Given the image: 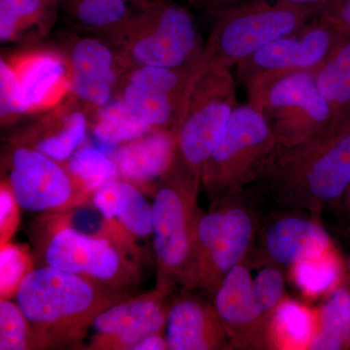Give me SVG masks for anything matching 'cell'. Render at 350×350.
Segmentation results:
<instances>
[{
  "label": "cell",
  "instance_id": "8fae6325",
  "mask_svg": "<svg viewBox=\"0 0 350 350\" xmlns=\"http://www.w3.org/2000/svg\"><path fill=\"white\" fill-rule=\"evenodd\" d=\"M344 36L317 16L298 31L269 43L239 62L237 75L244 83L265 73L317 70Z\"/></svg>",
  "mask_w": 350,
  "mask_h": 350
},
{
  "label": "cell",
  "instance_id": "7402d4cb",
  "mask_svg": "<svg viewBox=\"0 0 350 350\" xmlns=\"http://www.w3.org/2000/svg\"><path fill=\"white\" fill-rule=\"evenodd\" d=\"M320 93L334 113V125H350V34L344 36L325 63L315 70Z\"/></svg>",
  "mask_w": 350,
  "mask_h": 350
},
{
  "label": "cell",
  "instance_id": "2e32d148",
  "mask_svg": "<svg viewBox=\"0 0 350 350\" xmlns=\"http://www.w3.org/2000/svg\"><path fill=\"white\" fill-rule=\"evenodd\" d=\"M246 257L221 282L213 300L232 349H269V328L258 313Z\"/></svg>",
  "mask_w": 350,
  "mask_h": 350
},
{
  "label": "cell",
  "instance_id": "d590c367",
  "mask_svg": "<svg viewBox=\"0 0 350 350\" xmlns=\"http://www.w3.org/2000/svg\"><path fill=\"white\" fill-rule=\"evenodd\" d=\"M319 17L333 25L342 36L350 34V0H326Z\"/></svg>",
  "mask_w": 350,
  "mask_h": 350
},
{
  "label": "cell",
  "instance_id": "9a60e30c",
  "mask_svg": "<svg viewBox=\"0 0 350 350\" xmlns=\"http://www.w3.org/2000/svg\"><path fill=\"white\" fill-rule=\"evenodd\" d=\"M317 216L295 208L273 214L262 228L260 264L291 268L334 250L330 234Z\"/></svg>",
  "mask_w": 350,
  "mask_h": 350
},
{
  "label": "cell",
  "instance_id": "60d3db41",
  "mask_svg": "<svg viewBox=\"0 0 350 350\" xmlns=\"http://www.w3.org/2000/svg\"><path fill=\"white\" fill-rule=\"evenodd\" d=\"M347 282H349V286H350V256L349 259V278H347Z\"/></svg>",
  "mask_w": 350,
  "mask_h": 350
},
{
  "label": "cell",
  "instance_id": "d6a6232c",
  "mask_svg": "<svg viewBox=\"0 0 350 350\" xmlns=\"http://www.w3.org/2000/svg\"><path fill=\"white\" fill-rule=\"evenodd\" d=\"M0 114L2 121L29 114L17 75L3 57L0 61Z\"/></svg>",
  "mask_w": 350,
  "mask_h": 350
},
{
  "label": "cell",
  "instance_id": "4dcf8cb0",
  "mask_svg": "<svg viewBox=\"0 0 350 350\" xmlns=\"http://www.w3.org/2000/svg\"><path fill=\"white\" fill-rule=\"evenodd\" d=\"M262 268L252 280V294L260 319L268 326L285 297V280L282 269L262 264Z\"/></svg>",
  "mask_w": 350,
  "mask_h": 350
},
{
  "label": "cell",
  "instance_id": "4fadbf2b",
  "mask_svg": "<svg viewBox=\"0 0 350 350\" xmlns=\"http://www.w3.org/2000/svg\"><path fill=\"white\" fill-rule=\"evenodd\" d=\"M170 293L156 287L103 310L92 324L96 336L87 349L131 350L148 336L162 333L169 308L165 301Z\"/></svg>",
  "mask_w": 350,
  "mask_h": 350
},
{
  "label": "cell",
  "instance_id": "ac0fdd59",
  "mask_svg": "<svg viewBox=\"0 0 350 350\" xmlns=\"http://www.w3.org/2000/svg\"><path fill=\"white\" fill-rule=\"evenodd\" d=\"M165 330L170 350L232 349L213 303L196 295L169 304Z\"/></svg>",
  "mask_w": 350,
  "mask_h": 350
},
{
  "label": "cell",
  "instance_id": "8d00e7d4",
  "mask_svg": "<svg viewBox=\"0 0 350 350\" xmlns=\"http://www.w3.org/2000/svg\"><path fill=\"white\" fill-rule=\"evenodd\" d=\"M169 349L167 347V340L165 338L161 335V333L153 334V335L148 336L137 342L131 350H167Z\"/></svg>",
  "mask_w": 350,
  "mask_h": 350
},
{
  "label": "cell",
  "instance_id": "9c48e42d",
  "mask_svg": "<svg viewBox=\"0 0 350 350\" xmlns=\"http://www.w3.org/2000/svg\"><path fill=\"white\" fill-rule=\"evenodd\" d=\"M243 193L211 206L198 222L191 290L202 288L211 299L227 273L248 256L256 239L258 216Z\"/></svg>",
  "mask_w": 350,
  "mask_h": 350
},
{
  "label": "cell",
  "instance_id": "ffe728a7",
  "mask_svg": "<svg viewBox=\"0 0 350 350\" xmlns=\"http://www.w3.org/2000/svg\"><path fill=\"white\" fill-rule=\"evenodd\" d=\"M174 131L155 129L144 137L122 145L115 156L120 177L135 185L160 180L174 162Z\"/></svg>",
  "mask_w": 350,
  "mask_h": 350
},
{
  "label": "cell",
  "instance_id": "277c9868",
  "mask_svg": "<svg viewBox=\"0 0 350 350\" xmlns=\"http://www.w3.org/2000/svg\"><path fill=\"white\" fill-rule=\"evenodd\" d=\"M128 21L113 31L121 57L135 66L197 68L204 45L194 18L172 0H142Z\"/></svg>",
  "mask_w": 350,
  "mask_h": 350
},
{
  "label": "cell",
  "instance_id": "8992f818",
  "mask_svg": "<svg viewBox=\"0 0 350 350\" xmlns=\"http://www.w3.org/2000/svg\"><path fill=\"white\" fill-rule=\"evenodd\" d=\"M248 103L273 131L278 148L312 142L334 126V113L320 93L315 70L265 73L243 83Z\"/></svg>",
  "mask_w": 350,
  "mask_h": 350
},
{
  "label": "cell",
  "instance_id": "6da1fadb",
  "mask_svg": "<svg viewBox=\"0 0 350 350\" xmlns=\"http://www.w3.org/2000/svg\"><path fill=\"white\" fill-rule=\"evenodd\" d=\"M130 297L92 278L44 266L27 273L15 300L31 325V349H43L75 342L103 310Z\"/></svg>",
  "mask_w": 350,
  "mask_h": 350
},
{
  "label": "cell",
  "instance_id": "f546056e",
  "mask_svg": "<svg viewBox=\"0 0 350 350\" xmlns=\"http://www.w3.org/2000/svg\"><path fill=\"white\" fill-rule=\"evenodd\" d=\"M131 0H75V17L84 27L100 31H115L135 11Z\"/></svg>",
  "mask_w": 350,
  "mask_h": 350
},
{
  "label": "cell",
  "instance_id": "603a6c76",
  "mask_svg": "<svg viewBox=\"0 0 350 350\" xmlns=\"http://www.w3.org/2000/svg\"><path fill=\"white\" fill-rule=\"evenodd\" d=\"M319 327V313L285 298L269 326V349H308Z\"/></svg>",
  "mask_w": 350,
  "mask_h": 350
},
{
  "label": "cell",
  "instance_id": "83f0119b",
  "mask_svg": "<svg viewBox=\"0 0 350 350\" xmlns=\"http://www.w3.org/2000/svg\"><path fill=\"white\" fill-rule=\"evenodd\" d=\"M295 284L306 296L328 294L342 282V266L335 248L323 254L306 258L291 267Z\"/></svg>",
  "mask_w": 350,
  "mask_h": 350
},
{
  "label": "cell",
  "instance_id": "1f68e13d",
  "mask_svg": "<svg viewBox=\"0 0 350 350\" xmlns=\"http://www.w3.org/2000/svg\"><path fill=\"white\" fill-rule=\"evenodd\" d=\"M31 325L18 304L0 301V349H31Z\"/></svg>",
  "mask_w": 350,
  "mask_h": 350
},
{
  "label": "cell",
  "instance_id": "e575fe53",
  "mask_svg": "<svg viewBox=\"0 0 350 350\" xmlns=\"http://www.w3.org/2000/svg\"><path fill=\"white\" fill-rule=\"evenodd\" d=\"M17 206L15 198L8 184H2L0 190V230L1 245L7 243L9 237L15 231L17 225Z\"/></svg>",
  "mask_w": 350,
  "mask_h": 350
},
{
  "label": "cell",
  "instance_id": "836d02e7",
  "mask_svg": "<svg viewBox=\"0 0 350 350\" xmlns=\"http://www.w3.org/2000/svg\"><path fill=\"white\" fill-rule=\"evenodd\" d=\"M27 256L19 246L5 243L0 253V290L1 299L17 292L27 275Z\"/></svg>",
  "mask_w": 350,
  "mask_h": 350
},
{
  "label": "cell",
  "instance_id": "f35d334b",
  "mask_svg": "<svg viewBox=\"0 0 350 350\" xmlns=\"http://www.w3.org/2000/svg\"><path fill=\"white\" fill-rule=\"evenodd\" d=\"M188 1L192 5L202 7V8H206L207 10H209L215 5L218 0H188Z\"/></svg>",
  "mask_w": 350,
  "mask_h": 350
},
{
  "label": "cell",
  "instance_id": "d6986e66",
  "mask_svg": "<svg viewBox=\"0 0 350 350\" xmlns=\"http://www.w3.org/2000/svg\"><path fill=\"white\" fill-rule=\"evenodd\" d=\"M72 93L82 103L101 107L112 100L116 87V57L112 49L96 38L76 41L71 49Z\"/></svg>",
  "mask_w": 350,
  "mask_h": 350
},
{
  "label": "cell",
  "instance_id": "44dd1931",
  "mask_svg": "<svg viewBox=\"0 0 350 350\" xmlns=\"http://www.w3.org/2000/svg\"><path fill=\"white\" fill-rule=\"evenodd\" d=\"M93 204L105 220H116L131 237L146 239L152 234V206L135 184L124 179L108 182L94 193Z\"/></svg>",
  "mask_w": 350,
  "mask_h": 350
},
{
  "label": "cell",
  "instance_id": "ab89813d",
  "mask_svg": "<svg viewBox=\"0 0 350 350\" xmlns=\"http://www.w3.org/2000/svg\"><path fill=\"white\" fill-rule=\"evenodd\" d=\"M342 200L344 202L345 209H347V213L349 214V217L350 219V185L349 187L347 188V190L345 191Z\"/></svg>",
  "mask_w": 350,
  "mask_h": 350
},
{
  "label": "cell",
  "instance_id": "e0dca14e",
  "mask_svg": "<svg viewBox=\"0 0 350 350\" xmlns=\"http://www.w3.org/2000/svg\"><path fill=\"white\" fill-rule=\"evenodd\" d=\"M7 61L17 75L29 114L59 107L72 92L69 59L56 51H29Z\"/></svg>",
  "mask_w": 350,
  "mask_h": 350
},
{
  "label": "cell",
  "instance_id": "d4e9b609",
  "mask_svg": "<svg viewBox=\"0 0 350 350\" xmlns=\"http://www.w3.org/2000/svg\"><path fill=\"white\" fill-rule=\"evenodd\" d=\"M59 0H0V40H20L43 31L55 18Z\"/></svg>",
  "mask_w": 350,
  "mask_h": 350
},
{
  "label": "cell",
  "instance_id": "5b68a950",
  "mask_svg": "<svg viewBox=\"0 0 350 350\" xmlns=\"http://www.w3.org/2000/svg\"><path fill=\"white\" fill-rule=\"evenodd\" d=\"M237 107L231 68L198 64L186 85L174 131L175 158L197 180Z\"/></svg>",
  "mask_w": 350,
  "mask_h": 350
},
{
  "label": "cell",
  "instance_id": "cb8c5ba5",
  "mask_svg": "<svg viewBox=\"0 0 350 350\" xmlns=\"http://www.w3.org/2000/svg\"><path fill=\"white\" fill-rule=\"evenodd\" d=\"M317 313L319 327L308 349H349L350 286L347 280L326 294Z\"/></svg>",
  "mask_w": 350,
  "mask_h": 350
},
{
  "label": "cell",
  "instance_id": "7c38bea8",
  "mask_svg": "<svg viewBox=\"0 0 350 350\" xmlns=\"http://www.w3.org/2000/svg\"><path fill=\"white\" fill-rule=\"evenodd\" d=\"M9 187L18 206L29 213L64 208L77 198L68 170L31 147L20 146L10 161Z\"/></svg>",
  "mask_w": 350,
  "mask_h": 350
},
{
  "label": "cell",
  "instance_id": "7a4b0ae2",
  "mask_svg": "<svg viewBox=\"0 0 350 350\" xmlns=\"http://www.w3.org/2000/svg\"><path fill=\"white\" fill-rule=\"evenodd\" d=\"M282 206L319 215L350 185V125L333 126L312 142L278 148L256 182Z\"/></svg>",
  "mask_w": 350,
  "mask_h": 350
},
{
  "label": "cell",
  "instance_id": "74e56055",
  "mask_svg": "<svg viewBox=\"0 0 350 350\" xmlns=\"http://www.w3.org/2000/svg\"><path fill=\"white\" fill-rule=\"evenodd\" d=\"M241 1H246V0H218L215 5L211 9V11L214 10V9H217L219 7L229 5V4L232 3H238V2ZM278 1L298 4V5L319 7L320 10H321L322 6H323L324 2H325L326 0H278Z\"/></svg>",
  "mask_w": 350,
  "mask_h": 350
},
{
  "label": "cell",
  "instance_id": "ba28073f",
  "mask_svg": "<svg viewBox=\"0 0 350 350\" xmlns=\"http://www.w3.org/2000/svg\"><path fill=\"white\" fill-rule=\"evenodd\" d=\"M276 139L264 116L247 103L238 105L202 172V190L211 206L241 194L256 182Z\"/></svg>",
  "mask_w": 350,
  "mask_h": 350
},
{
  "label": "cell",
  "instance_id": "5bb4252c",
  "mask_svg": "<svg viewBox=\"0 0 350 350\" xmlns=\"http://www.w3.org/2000/svg\"><path fill=\"white\" fill-rule=\"evenodd\" d=\"M122 81V98L154 129L174 131L186 85L196 68H131Z\"/></svg>",
  "mask_w": 350,
  "mask_h": 350
},
{
  "label": "cell",
  "instance_id": "52a82bcc",
  "mask_svg": "<svg viewBox=\"0 0 350 350\" xmlns=\"http://www.w3.org/2000/svg\"><path fill=\"white\" fill-rule=\"evenodd\" d=\"M200 64L231 68L269 43L300 29L319 15V7L278 0H246L219 7Z\"/></svg>",
  "mask_w": 350,
  "mask_h": 350
},
{
  "label": "cell",
  "instance_id": "30bf717a",
  "mask_svg": "<svg viewBox=\"0 0 350 350\" xmlns=\"http://www.w3.org/2000/svg\"><path fill=\"white\" fill-rule=\"evenodd\" d=\"M59 222L50 228L41 246L45 266L92 278L117 290L131 282L133 269L116 241L90 236Z\"/></svg>",
  "mask_w": 350,
  "mask_h": 350
},
{
  "label": "cell",
  "instance_id": "b9f144b4",
  "mask_svg": "<svg viewBox=\"0 0 350 350\" xmlns=\"http://www.w3.org/2000/svg\"><path fill=\"white\" fill-rule=\"evenodd\" d=\"M131 2H133V4L137 3L138 1H140V0H131Z\"/></svg>",
  "mask_w": 350,
  "mask_h": 350
},
{
  "label": "cell",
  "instance_id": "4316f807",
  "mask_svg": "<svg viewBox=\"0 0 350 350\" xmlns=\"http://www.w3.org/2000/svg\"><path fill=\"white\" fill-rule=\"evenodd\" d=\"M155 130L122 98L98 107L93 133L98 142L107 145L125 144Z\"/></svg>",
  "mask_w": 350,
  "mask_h": 350
},
{
  "label": "cell",
  "instance_id": "484cf974",
  "mask_svg": "<svg viewBox=\"0 0 350 350\" xmlns=\"http://www.w3.org/2000/svg\"><path fill=\"white\" fill-rule=\"evenodd\" d=\"M86 115L80 110L66 112L51 119V129L39 135L33 149L57 163L66 162L81 147L87 135Z\"/></svg>",
  "mask_w": 350,
  "mask_h": 350
},
{
  "label": "cell",
  "instance_id": "f1b7e54d",
  "mask_svg": "<svg viewBox=\"0 0 350 350\" xmlns=\"http://www.w3.org/2000/svg\"><path fill=\"white\" fill-rule=\"evenodd\" d=\"M66 170L81 195L94 194L108 182L120 177L115 161L92 146L80 147L69 159Z\"/></svg>",
  "mask_w": 350,
  "mask_h": 350
},
{
  "label": "cell",
  "instance_id": "3957f363",
  "mask_svg": "<svg viewBox=\"0 0 350 350\" xmlns=\"http://www.w3.org/2000/svg\"><path fill=\"white\" fill-rule=\"evenodd\" d=\"M200 182L174 159L159 180L152 204V236L158 265L157 286L191 290L196 231L202 211Z\"/></svg>",
  "mask_w": 350,
  "mask_h": 350
}]
</instances>
